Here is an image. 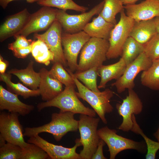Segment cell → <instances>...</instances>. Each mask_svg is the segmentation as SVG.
<instances>
[{
    "mask_svg": "<svg viewBox=\"0 0 159 159\" xmlns=\"http://www.w3.org/2000/svg\"><path fill=\"white\" fill-rule=\"evenodd\" d=\"M9 65L8 62L4 60L2 57L0 56V73L3 74L5 73L6 70Z\"/></svg>",
    "mask_w": 159,
    "mask_h": 159,
    "instance_id": "obj_39",
    "label": "cell"
},
{
    "mask_svg": "<svg viewBox=\"0 0 159 159\" xmlns=\"http://www.w3.org/2000/svg\"><path fill=\"white\" fill-rule=\"evenodd\" d=\"M37 3L40 6L55 7L65 11L69 9L83 13L88 9L78 5L72 0H39Z\"/></svg>",
    "mask_w": 159,
    "mask_h": 159,
    "instance_id": "obj_31",
    "label": "cell"
},
{
    "mask_svg": "<svg viewBox=\"0 0 159 159\" xmlns=\"http://www.w3.org/2000/svg\"><path fill=\"white\" fill-rule=\"evenodd\" d=\"M32 47V44L27 47L15 48L12 49L11 51L14 55L16 57L24 59L31 52Z\"/></svg>",
    "mask_w": 159,
    "mask_h": 159,
    "instance_id": "obj_37",
    "label": "cell"
},
{
    "mask_svg": "<svg viewBox=\"0 0 159 159\" xmlns=\"http://www.w3.org/2000/svg\"><path fill=\"white\" fill-rule=\"evenodd\" d=\"M57 10L51 7L43 6L31 14L28 22L19 35L26 37L32 33L46 30L56 19Z\"/></svg>",
    "mask_w": 159,
    "mask_h": 159,
    "instance_id": "obj_14",
    "label": "cell"
},
{
    "mask_svg": "<svg viewBox=\"0 0 159 159\" xmlns=\"http://www.w3.org/2000/svg\"><path fill=\"white\" fill-rule=\"evenodd\" d=\"M28 143L35 144L43 149L52 159H80L76 152L77 148L82 145L80 139H77L75 145L71 148L64 147L50 143L36 135L30 137Z\"/></svg>",
    "mask_w": 159,
    "mask_h": 159,
    "instance_id": "obj_15",
    "label": "cell"
},
{
    "mask_svg": "<svg viewBox=\"0 0 159 159\" xmlns=\"http://www.w3.org/2000/svg\"><path fill=\"white\" fill-rule=\"evenodd\" d=\"M50 157L42 148L33 143H29L22 148L21 159H46Z\"/></svg>",
    "mask_w": 159,
    "mask_h": 159,
    "instance_id": "obj_33",
    "label": "cell"
},
{
    "mask_svg": "<svg viewBox=\"0 0 159 159\" xmlns=\"http://www.w3.org/2000/svg\"><path fill=\"white\" fill-rule=\"evenodd\" d=\"M104 0L88 12L79 15H70L66 11L57 9L56 19L67 32L74 33L82 31L86 25L95 15L99 14L102 10Z\"/></svg>",
    "mask_w": 159,
    "mask_h": 159,
    "instance_id": "obj_9",
    "label": "cell"
},
{
    "mask_svg": "<svg viewBox=\"0 0 159 159\" xmlns=\"http://www.w3.org/2000/svg\"><path fill=\"white\" fill-rule=\"evenodd\" d=\"M64 68L62 64L59 62L53 63L51 69L49 71V76L61 82L65 87H76L71 75Z\"/></svg>",
    "mask_w": 159,
    "mask_h": 159,
    "instance_id": "obj_32",
    "label": "cell"
},
{
    "mask_svg": "<svg viewBox=\"0 0 159 159\" xmlns=\"http://www.w3.org/2000/svg\"><path fill=\"white\" fill-rule=\"evenodd\" d=\"M62 28L59 22L56 19L46 32L41 34L35 33L34 36L44 42L53 53L54 58L53 63L59 62L65 68H67V63L62 47Z\"/></svg>",
    "mask_w": 159,
    "mask_h": 159,
    "instance_id": "obj_13",
    "label": "cell"
},
{
    "mask_svg": "<svg viewBox=\"0 0 159 159\" xmlns=\"http://www.w3.org/2000/svg\"><path fill=\"white\" fill-rule=\"evenodd\" d=\"M144 46V52L152 62L159 59V33L156 34Z\"/></svg>",
    "mask_w": 159,
    "mask_h": 159,
    "instance_id": "obj_35",
    "label": "cell"
},
{
    "mask_svg": "<svg viewBox=\"0 0 159 159\" xmlns=\"http://www.w3.org/2000/svg\"><path fill=\"white\" fill-rule=\"evenodd\" d=\"M31 53L37 62L48 65L50 62H53L54 56L46 44L42 40L37 39L33 40Z\"/></svg>",
    "mask_w": 159,
    "mask_h": 159,
    "instance_id": "obj_26",
    "label": "cell"
},
{
    "mask_svg": "<svg viewBox=\"0 0 159 159\" xmlns=\"http://www.w3.org/2000/svg\"><path fill=\"white\" fill-rule=\"evenodd\" d=\"M109 47L108 40L91 37L81 51L76 72L83 71L102 65L107 59Z\"/></svg>",
    "mask_w": 159,
    "mask_h": 159,
    "instance_id": "obj_4",
    "label": "cell"
},
{
    "mask_svg": "<svg viewBox=\"0 0 159 159\" xmlns=\"http://www.w3.org/2000/svg\"><path fill=\"white\" fill-rule=\"evenodd\" d=\"M17 113L3 112L0 114V136L6 142L18 145L22 148L28 143L24 138L23 127L20 124Z\"/></svg>",
    "mask_w": 159,
    "mask_h": 159,
    "instance_id": "obj_7",
    "label": "cell"
},
{
    "mask_svg": "<svg viewBox=\"0 0 159 159\" xmlns=\"http://www.w3.org/2000/svg\"><path fill=\"white\" fill-rule=\"evenodd\" d=\"M22 152L20 146L6 142L0 146V159H21Z\"/></svg>",
    "mask_w": 159,
    "mask_h": 159,
    "instance_id": "obj_34",
    "label": "cell"
},
{
    "mask_svg": "<svg viewBox=\"0 0 159 159\" xmlns=\"http://www.w3.org/2000/svg\"><path fill=\"white\" fill-rule=\"evenodd\" d=\"M132 120L133 125L131 131L137 134L140 135L143 138L145 142L147 148L145 158L155 159L156 154L159 150V142L152 140L145 135L137 123L134 114L132 116Z\"/></svg>",
    "mask_w": 159,
    "mask_h": 159,
    "instance_id": "obj_30",
    "label": "cell"
},
{
    "mask_svg": "<svg viewBox=\"0 0 159 159\" xmlns=\"http://www.w3.org/2000/svg\"><path fill=\"white\" fill-rule=\"evenodd\" d=\"M126 67L124 60L121 57L115 63L108 65L102 64L98 67V74L101 79L98 88H105L109 81L119 79L123 74Z\"/></svg>",
    "mask_w": 159,
    "mask_h": 159,
    "instance_id": "obj_20",
    "label": "cell"
},
{
    "mask_svg": "<svg viewBox=\"0 0 159 159\" xmlns=\"http://www.w3.org/2000/svg\"><path fill=\"white\" fill-rule=\"evenodd\" d=\"M144 51V45L130 36L123 45L121 57L123 59L127 66Z\"/></svg>",
    "mask_w": 159,
    "mask_h": 159,
    "instance_id": "obj_27",
    "label": "cell"
},
{
    "mask_svg": "<svg viewBox=\"0 0 159 159\" xmlns=\"http://www.w3.org/2000/svg\"><path fill=\"white\" fill-rule=\"evenodd\" d=\"M105 143L102 139H100L97 146L96 150L92 155L91 159H106L103 153V147Z\"/></svg>",
    "mask_w": 159,
    "mask_h": 159,
    "instance_id": "obj_38",
    "label": "cell"
},
{
    "mask_svg": "<svg viewBox=\"0 0 159 159\" xmlns=\"http://www.w3.org/2000/svg\"><path fill=\"white\" fill-rule=\"evenodd\" d=\"M91 37L84 31L74 33H62V42L68 67L73 72L76 71L78 54Z\"/></svg>",
    "mask_w": 159,
    "mask_h": 159,
    "instance_id": "obj_8",
    "label": "cell"
},
{
    "mask_svg": "<svg viewBox=\"0 0 159 159\" xmlns=\"http://www.w3.org/2000/svg\"><path fill=\"white\" fill-rule=\"evenodd\" d=\"M34 62L31 60L27 67L23 69H13L8 71L18 78L26 86L33 90L38 89L41 77L39 72H35L33 69Z\"/></svg>",
    "mask_w": 159,
    "mask_h": 159,
    "instance_id": "obj_23",
    "label": "cell"
},
{
    "mask_svg": "<svg viewBox=\"0 0 159 159\" xmlns=\"http://www.w3.org/2000/svg\"><path fill=\"white\" fill-rule=\"evenodd\" d=\"M152 62L144 52L127 65L122 75L111 85L115 86L119 93L126 89H133L135 87V78L140 72L145 71L151 65Z\"/></svg>",
    "mask_w": 159,
    "mask_h": 159,
    "instance_id": "obj_11",
    "label": "cell"
},
{
    "mask_svg": "<svg viewBox=\"0 0 159 159\" xmlns=\"http://www.w3.org/2000/svg\"><path fill=\"white\" fill-rule=\"evenodd\" d=\"M156 0L159 1V0Z\"/></svg>",
    "mask_w": 159,
    "mask_h": 159,
    "instance_id": "obj_44",
    "label": "cell"
},
{
    "mask_svg": "<svg viewBox=\"0 0 159 159\" xmlns=\"http://www.w3.org/2000/svg\"><path fill=\"white\" fill-rule=\"evenodd\" d=\"M31 14L27 9L9 16L0 27V41L19 35L28 22Z\"/></svg>",
    "mask_w": 159,
    "mask_h": 159,
    "instance_id": "obj_16",
    "label": "cell"
},
{
    "mask_svg": "<svg viewBox=\"0 0 159 159\" xmlns=\"http://www.w3.org/2000/svg\"><path fill=\"white\" fill-rule=\"evenodd\" d=\"M128 93L121 103H118L116 105L118 113L122 117V122L118 129L124 132H129L132 127V115L140 114L143 109V103L133 89H128Z\"/></svg>",
    "mask_w": 159,
    "mask_h": 159,
    "instance_id": "obj_12",
    "label": "cell"
},
{
    "mask_svg": "<svg viewBox=\"0 0 159 159\" xmlns=\"http://www.w3.org/2000/svg\"><path fill=\"white\" fill-rule=\"evenodd\" d=\"M65 69L71 75L77 88L78 91L76 93L77 96L89 104L102 122L106 124L105 115L112 112L114 109L110 103V100L114 95L113 92L108 88L98 92L92 91L82 84L69 68Z\"/></svg>",
    "mask_w": 159,
    "mask_h": 159,
    "instance_id": "obj_2",
    "label": "cell"
},
{
    "mask_svg": "<svg viewBox=\"0 0 159 159\" xmlns=\"http://www.w3.org/2000/svg\"><path fill=\"white\" fill-rule=\"evenodd\" d=\"M98 68L94 67L83 71L76 72L74 75L87 88L95 92H100L97 85Z\"/></svg>",
    "mask_w": 159,
    "mask_h": 159,
    "instance_id": "obj_29",
    "label": "cell"
},
{
    "mask_svg": "<svg viewBox=\"0 0 159 159\" xmlns=\"http://www.w3.org/2000/svg\"><path fill=\"white\" fill-rule=\"evenodd\" d=\"M100 117L80 114L78 120L80 142L83 149L79 154L80 159H91L100 139L97 128Z\"/></svg>",
    "mask_w": 159,
    "mask_h": 159,
    "instance_id": "obj_5",
    "label": "cell"
},
{
    "mask_svg": "<svg viewBox=\"0 0 159 159\" xmlns=\"http://www.w3.org/2000/svg\"><path fill=\"white\" fill-rule=\"evenodd\" d=\"M15 0H0V6L3 9H5L9 3ZM28 3H32L37 2L38 0H25Z\"/></svg>",
    "mask_w": 159,
    "mask_h": 159,
    "instance_id": "obj_40",
    "label": "cell"
},
{
    "mask_svg": "<svg viewBox=\"0 0 159 159\" xmlns=\"http://www.w3.org/2000/svg\"><path fill=\"white\" fill-rule=\"evenodd\" d=\"M103 8L100 14L107 21L115 25L116 15L124 9L120 0H104Z\"/></svg>",
    "mask_w": 159,
    "mask_h": 159,
    "instance_id": "obj_28",
    "label": "cell"
},
{
    "mask_svg": "<svg viewBox=\"0 0 159 159\" xmlns=\"http://www.w3.org/2000/svg\"><path fill=\"white\" fill-rule=\"evenodd\" d=\"M139 0H120L122 4L124 5H130L135 4Z\"/></svg>",
    "mask_w": 159,
    "mask_h": 159,
    "instance_id": "obj_41",
    "label": "cell"
},
{
    "mask_svg": "<svg viewBox=\"0 0 159 159\" xmlns=\"http://www.w3.org/2000/svg\"><path fill=\"white\" fill-rule=\"evenodd\" d=\"M115 25L108 22L100 14L88 23L83 30L91 37L101 38L108 40L110 32Z\"/></svg>",
    "mask_w": 159,
    "mask_h": 159,
    "instance_id": "obj_21",
    "label": "cell"
},
{
    "mask_svg": "<svg viewBox=\"0 0 159 159\" xmlns=\"http://www.w3.org/2000/svg\"><path fill=\"white\" fill-rule=\"evenodd\" d=\"M76 87H65L63 91L53 99L39 103L37 106L38 111H40L47 107H55L62 111L95 117L96 113L95 110L86 107L79 99L75 90Z\"/></svg>",
    "mask_w": 159,
    "mask_h": 159,
    "instance_id": "obj_3",
    "label": "cell"
},
{
    "mask_svg": "<svg viewBox=\"0 0 159 159\" xmlns=\"http://www.w3.org/2000/svg\"><path fill=\"white\" fill-rule=\"evenodd\" d=\"M140 82L142 85L150 89L159 91V59L153 61L151 66L142 72Z\"/></svg>",
    "mask_w": 159,
    "mask_h": 159,
    "instance_id": "obj_25",
    "label": "cell"
},
{
    "mask_svg": "<svg viewBox=\"0 0 159 159\" xmlns=\"http://www.w3.org/2000/svg\"><path fill=\"white\" fill-rule=\"evenodd\" d=\"M120 13V20L112 29L108 39L109 47L107 57L109 59L121 57L123 45L130 37L135 22L127 15L124 9Z\"/></svg>",
    "mask_w": 159,
    "mask_h": 159,
    "instance_id": "obj_6",
    "label": "cell"
},
{
    "mask_svg": "<svg viewBox=\"0 0 159 159\" xmlns=\"http://www.w3.org/2000/svg\"><path fill=\"white\" fill-rule=\"evenodd\" d=\"M14 37L15 39V41L8 45V49L11 50L15 48L27 47L31 45L33 41L31 39H27L26 37L20 34Z\"/></svg>",
    "mask_w": 159,
    "mask_h": 159,
    "instance_id": "obj_36",
    "label": "cell"
},
{
    "mask_svg": "<svg viewBox=\"0 0 159 159\" xmlns=\"http://www.w3.org/2000/svg\"><path fill=\"white\" fill-rule=\"evenodd\" d=\"M117 132L116 130L109 128L105 130L102 136V139L108 148L110 159H115L119 153L126 150H135L143 153L147 150L144 142L136 141L119 135Z\"/></svg>",
    "mask_w": 159,
    "mask_h": 159,
    "instance_id": "obj_10",
    "label": "cell"
},
{
    "mask_svg": "<svg viewBox=\"0 0 159 159\" xmlns=\"http://www.w3.org/2000/svg\"><path fill=\"white\" fill-rule=\"evenodd\" d=\"M11 74L8 73L0 74V80L6 84L7 90L17 95H20L25 99L40 95L39 89L37 90L29 89L20 83H14L11 81Z\"/></svg>",
    "mask_w": 159,
    "mask_h": 159,
    "instance_id": "obj_24",
    "label": "cell"
},
{
    "mask_svg": "<svg viewBox=\"0 0 159 159\" xmlns=\"http://www.w3.org/2000/svg\"><path fill=\"white\" fill-rule=\"evenodd\" d=\"M74 113L69 112L60 111L53 113L51 121L42 125L34 127H26L24 136L30 137L42 132L52 134L57 142L59 141L67 133L76 132L78 129V120L74 117Z\"/></svg>",
    "mask_w": 159,
    "mask_h": 159,
    "instance_id": "obj_1",
    "label": "cell"
},
{
    "mask_svg": "<svg viewBox=\"0 0 159 159\" xmlns=\"http://www.w3.org/2000/svg\"></svg>",
    "mask_w": 159,
    "mask_h": 159,
    "instance_id": "obj_45",
    "label": "cell"
},
{
    "mask_svg": "<svg viewBox=\"0 0 159 159\" xmlns=\"http://www.w3.org/2000/svg\"><path fill=\"white\" fill-rule=\"evenodd\" d=\"M154 19L157 32L159 33V16L155 18Z\"/></svg>",
    "mask_w": 159,
    "mask_h": 159,
    "instance_id": "obj_42",
    "label": "cell"
},
{
    "mask_svg": "<svg viewBox=\"0 0 159 159\" xmlns=\"http://www.w3.org/2000/svg\"><path fill=\"white\" fill-rule=\"evenodd\" d=\"M153 135L158 141L159 142V127L157 131L154 133Z\"/></svg>",
    "mask_w": 159,
    "mask_h": 159,
    "instance_id": "obj_43",
    "label": "cell"
},
{
    "mask_svg": "<svg viewBox=\"0 0 159 159\" xmlns=\"http://www.w3.org/2000/svg\"><path fill=\"white\" fill-rule=\"evenodd\" d=\"M40 81L39 89L42 100L45 102L53 99L63 91V84L58 80L51 77L49 71L44 68L39 71Z\"/></svg>",
    "mask_w": 159,
    "mask_h": 159,
    "instance_id": "obj_19",
    "label": "cell"
},
{
    "mask_svg": "<svg viewBox=\"0 0 159 159\" xmlns=\"http://www.w3.org/2000/svg\"><path fill=\"white\" fill-rule=\"evenodd\" d=\"M33 105L24 103L19 100L18 95L5 89L0 85V110L17 113L25 116L33 110Z\"/></svg>",
    "mask_w": 159,
    "mask_h": 159,
    "instance_id": "obj_18",
    "label": "cell"
},
{
    "mask_svg": "<svg viewBox=\"0 0 159 159\" xmlns=\"http://www.w3.org/2000/svg\"><path fill=\"white\" fill-rule=\"evenodd\" d=\"M154 18L135 21L130 36L141 44H145L157 33Z\"/></svg>",
    "mask_w": 159,
    "mask_h": 159,
    "instance_id": "obj_22",
    "label": "cell"
},
{
    "mask_svg": "<svg viewBox=\"0 0 159 159\" xmlns=\"http://www.w3.org/2000/svg\"><path fill=\"white\" fill-rule=\"evenodd\" d=\"M127 16L138 22L159 16V1L145 0L139 4L124 6Z\"/></svg>",
    "mask_w": 159,
    "mask_h": 159,
    "instance_id": "obj_17",
    "label": "cell"
}]
</instances>
